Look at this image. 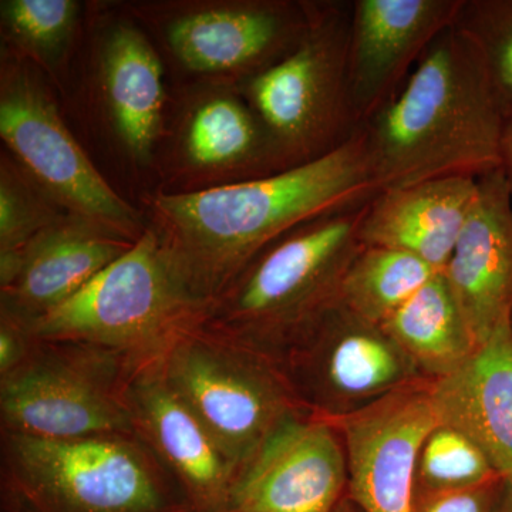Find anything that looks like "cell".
Segmentation results:
<instances>
[{"label":"cell","mask_w":512,"mask_h":512,"mask_svg":"<svg viewBox=\"0 0 512 512\" xmlns=\"http://www.w3.org/2000/svg\"><path fill=\"white\" fill-rule=\"evenodd\" d=\"M103 89L111 119L128 153L150 157L160 134L163 64L143 33L130 25L111 30L101 55Z\"/></svg>","instance_id":"20"},{"label":"cell","mask_w":512,"mask_h":512,"mask_svg":"<svg viewBox=\"0 0 512 512\" xmlns=\"http://www.w3.org/2000/svg\"><path fill=\"white\" fill-rule=\"evenodd\" d=\"M348 495L345 444L332 421L311 412L286 419L239 470L235 512H332Z\"/></svg>","instance_id":"12"},{"label":"cell","mask_w":512,"mask_h":512,"mask_svg":"<svg viewBox=\"0 0 512 512\" xmlns=\"http://www.w3.org/2000/svg\"><path fill=\"white\" fill-rule=\"evenodd\" d=\"M308 25L306 2L251 0L202 6L168 22L167 43L192 72L255 76L298 45Z\"/></svg>","instance_id":"15"},{"label":"cell","mask_w":512,"mask_h":512,"mask_svg":"<svg viewBox=\"0 0 512 512\" xmlns=\"http://www.w3.org/2000/svg\"><path fill=\"white\" fill-rule=\"evenodd\" d=\"M303 406L322 417L365 409L421 379L386 330L336 305L279 360Z\"/></svg>","instance_id":"10"},{"label":"cell","mask_w":512,"mask_h":512,"mask_svg":"<svg viewBox=\"0 0 512 512\" xmlns=\"http://www.w3.org/2000/svg\"><path fill=\"white\" fill-rule=\"evenodd\" d=\"M454 26L476 45L505 111H512V0H463Z\"/></svg>","instance_id":"26"},{"label":"cell","mask_w":512,"mask_h":512,"mask_svg":"<svg viewBox=\"0 0 512 512\" xmlns=\"http://www.w3.org/2000/svg\"><path fill=\"white\" fill-rule=\"evenodd\" d=\"M32 338L19 320L0 313V377L16 369L28 355Z\"/></svg>","instance_id":"29"},{"label":"cell","mask_w":512,"mask_h":512,"mask_svg":"<svg viewBox=\"0 0 512 512\" xmlns=\"http://www.w3.org/2000/svg\"><path fill=\"white\" fill-rule=\"evenodd\" d=\"M477 190L478 178L451 177L380 191L367 202L360 242L406 252L443 274Z\"/></svg>","instance_id":"19"},{"label":"cell","mask_w":512,"mask_h":512,"mask_svg":"<svg viewBox=\"0 0 512 512\" xmlns=\"http://www.w3.org/2000/svg\"><path fill=\"white\" fill-rule=\"evenodd\" d=\"M332 512H362L359 510V508L356 507L355 504L352 503V501L349 500L348 495H346L345 498H343L342 501H340V504L338 507L335 508Z\"/></svg>","instance_id":"32"},{"label":"cell","mask_w":512,"mask_h":512,"mask_svg":"<svg viewBox=\"0 0 512 512\" xmlns=\"http://www.w3.org/2000/svg\"><path fill=\"white\" fill-rule=\"evenodd\" d=\"M463 0H352L350 113L357 128L403 89L431 43L456 23Z\"/></svg>","instance_id":"13"},{"label":"cell","mask_w":512,"mask_h":512,"mask_svg":"<svg viewBox=\"0 0 512 512\" xmlns=\"http://www.w3.org/2000/svg\"><path fill=\"white\" fill-rule=\"evenodd\" d=\"M0 137L20 168L66 214L86 218L137 241L147 227L97 171L60 119L28 64H3Z\"/></svg>","instance_id":"9"},{"label":"cell","mask_w":512,"mask_h":512,"mask_svg":"<svg viewBox=\"0 0 512 512\" xmlns=\"http://www.w3.org/2000/svg\"><path fill=\"white\" fill-rule=\"evenodd\" d=\"M436 275V269L416 256L362 244L340 285L338 305L382 326Z\"/></svg>","instance_id":"23"},{"label":"cell","mask_w":512,"mask_h":512,"mask_svg":"<svg viewBox=\"0 0 512 512\" xmlns=\"http://www.w3.org/2000/svg\"><path fill=\"white\" fill-rule=\"evenodd\" d=\"M215 512H235V511H232V510H228V508H225V510H221V511H215Z\"/></svg>","instance_id":"33"},{"label":"cell","mask_w":512,"mask_h":512,"mask_svg":"<svg viewBox=\"0 0 512 512\" xmlns=\"http://www.w3.org/2000/svg\"><path fill=\"white\" fill-rule=\"evenodd\" d=\"M443 275L478 345L512 319V197L503 168L478 178Z\"/></svg>","instance_id":"17"},{"label":"cell","mask_w":512,"mask_h":512,"mask_svg":"<svg viewBox=\"0 0 512 512\" xmlns=\"http://www.w3.org/2000/svg\"><path fill=\"white\" fill-rule=\"evenodd\" d=\"M134 360L86 343L35 340L0 377L2 431L49 440L134 434L127 392Z\"/></svg>","instance_id":"8"},{"label":"cell","mask_w":512,"mask_h":512,"mask_svg":"<svg viewBox=\"0 0 512 512\" xmlns=\"http://www.w3.org/2000/svg\"><path fill=\"white\" fill-rule=\"evenodd\" d=\"M504 480L460 490L414 491L413 512H494Z\"/></svg>","instance_id":"28"},{"label":"cell","mask_w":512,"mask_h":512,"mask_svg":"<svg viewBox=\"0 0 512 512\" xmlns=\"http://www.w3.org/2000/svg\"><path fill=\"white\" fill-rule=\"evenodd\" d=\"M494 512H512V487L504 484L503 491L495 504Z\"/></svg>","instance_id":"31"},{"label":"cell","mask_w":512,"mask_h":512,"mask_svg":"<svg viewBox=\"0 0 512 512\" xmlns=\"http://www.w3.org/2000/svg\"><path fill=\"white\" fill-rule=\"evenodd\" d=\"M348 460V497L362 512H413L417 461L440 424L431 380H417L365 409L325 417Z\"/></svg>","instance_id":"11"},{"label":"cell","mask_w":512,"mask_h":512,"mask_svg":"<svg viewBox=\"0 0 512 512\" xmlns=\"http://www.w3.org/2000/svg\"><path fill=\"white\" fill-rule=\"evenodd\" d=\"M306 10L298 45L245 86L286 168L326 156L359 130L348 92L352 0L306 2Z\"/></svg>","instance_id":"6"},{"label":"cell","mask_w":512,"mask_h":512,"mask_svg":"<svg viewBox=\"0 0 512 512\" xmlns=\"http://www.w3.org/2000/svg\"><path fill=\"white\" fill-rule=\"evenodd\" d=\"M503 480L481 448L460 430L439 424L424 441L417 461L416 488L460 490Z\"/></svg>","instance_id":"24"},{"label":"cell","mask_w":512,"mask_h":512,"mask_svg":"<svg viewBox=\"0 0 512 512\" xmlns=\"http://www.w3.org/2000/svg\"><path fill=\"white\" fill-rule=\"evenodd\" d=\"M137 241L64 214L22 251L0 255V313L28 325L76 295Z\"/></svg>","instance_id":"16"},{"label":"cell","mask_w":512,"mask_h":512,"mask_svg":"<svg viewBox=\"0 0 512 512\" xmlns=\"http://www.w3.org/2000/svg\"><path fill=\"white\" fill-rule=\"evenodd\" d=\"M0 10L3 29L16 47L49 64L69 43L79 5L73 0H3Z\"/></svg>","instance_id":"25"},{"label":"cell","mask_w":512,"mask_h":512,"mask_svg":"<svg viewBox=\"0 0 512 512\" xmlns=\"http://www.w3.org/2000/svg\"><path fill=\"white\" fill-rule=\"evenodd\" d=\"M208 313L147 227L130 251L26 329L35 340L86 343L146 365L204 325Z\"/></svg>","instance_id":"5"},{"label":"cell","mask_w":512,"mask_h":512,"mask_svg":"<svg viewBox=\"0 0 512 512\" xmlns=\"http://www.w3.org/2000/svg\"><path fill=\"white\" fill-rule=\"evenodd\" d=\"M379 192L357 130L326 156L279 173L157 195L150 228L184 284L211 305L269 245Z\"/></svg>","instance_id":"1"},{"label":"cell","mask_w":512,"mask_h":512,"mask_svg":"<svg viewBox=\"0 0 512 512\" xmlns=\"http://www.w3.org/2000/svg\"><path fill=\"white\" fill-rule=\"evenodd\" d=\"M138 437L183 488L195 512L228 507L238 468L161 370L160 359L138 367L127 392Z\"/></svg>","instance_id":"14"},{"label":"cell","mask_w":512,"mask_h":512,"mask_svg":"<svg viewBox=\"0 0 512 512\" xmlns=\"http://www.w3.org/2000/svg\"><path fill=\"white\" fill-rule=\"evenodd\" d=\"M501 168L512 197V111L505 121L503 146H501Z\"/></svg>","instance_id":"30"},{"label":"cell","mask_w":512,"mask_h":512,"mask_svg":"<svg viewBox=\"0 0 512 512\" xmlns=\"http://www.w3.org/2000/svg\"><path fill=\"white\" fill-rule=\"evenodd\" d=\"M188 160L207 171H244L249 178L286 170L274 140L251 106L214 96L192 111L184 134Z\"/></svg>","instance_id":"21"},{"label":"cell","mask_w":512,"mask_h":512,"mask_svg":"<svg viewBox=\"0 0 512 512\" xmlns=\"http://www.w3.org/2000/svg\"><path fill=\"white\" fill-rule=\"evenodd\" d=\"M507 117L476 45L454 25L444 30L360 128L379 191L498 170Z\"/></svg>","instance_id":"2"},{"label":"cell","mask_w":512,"mask_h":512,"mask_svg":"<svg viewBox=\"0 0 512 512\" xmlns=\"http://www.w3.org/2000/svg\"><path fill=\"white\" fill-rule=\"evenodd\" d=\"M2 512H195L134 434L49 440L2 431Z\"/></svg>","instance_id":"4"},{"label":"cell","mask_w":512,"mask_h":512,"mask_svg":"<svg viewBox=\"0 0 512 512\" xmlns=\"http://www.w3.org/2000/svg\"><path fill=\"white\" fill-rule=\"evenodd\" d=\"M366 204L293 229L252 259L210 305L205 326L281 360L339 302Z\"/></svg>","instance_id":"3"},{"label":"cell","mask_w":512,"mask_h":512,"mask_svg":"<svg viewBox=\"0 0 512 512\" xmlns=\"http://www.w3.org/2000/svg\"><path fill=\"white\" fill-rule=\"evenodd\" d=\"M160 366L238 473L286 419L309 412L278 360L205 323L184 333Z\"/></svg>","instance_id":"7"},{"label":"cell","mask_w":512,"mask_h":512,"mask_svg":"<svg viewBox=\"0 0 512 512\" xmlns=\"http://www.w3.org/2000/svg\"><path fill=\"white\" fill-rule=\"evenodd\" d=\"M20 167L0 165V255L15 254L64 214Z\"/></svg>","instance_id":"27"},{"label":"cell","mask_w":512,"mask_h":512,"mask_svg":"<svg viewBox=\"0 0 512 512\" xmlns=\"http://www.w3.org/2000/svg\"><path fill=\"white\" fill-rule=\"evenodd\" d=\"M440 424L470 437L512 487V319L453 375L431 382Z\"/></svg>","instance_id":"18"},{"label":"cell","mask_w":512,"mask_h":512,"mask_svg":"<svg viewBox=\"0 0 512 512\" xmlns=\"http://www.w3.org/2000/svg\"><path fill=\"white\" fill-rule=\"evenodd\" d=\"M382 328L431 382L453 375L480 346L443 274L414 293Z\"/></svg>","instance_id":"22"}]
</instances>
